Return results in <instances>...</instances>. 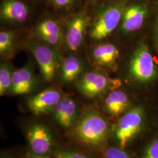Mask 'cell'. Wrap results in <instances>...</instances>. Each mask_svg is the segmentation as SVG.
Segmentation results:
<instances>
[{
    "mask_svg": "<svg viewBox=\"0 0 158 158\" xmlns=\"http://www.w3.org/2000/svg\"><path fill=\"white\" fill-rule=\"evenodd\" d=\"M109 124L100 114L86 113L74 128L76 138L89 146H99L106 141L109 133Z\"/></svg>",
    "mask_w": 158,
    "mask_h": 158,
    "instance_id": "obj_1",
    "label": "cell"
},
{
    "mask_svg": "<svg viewBox=\"0 0 158 158\" xmlns=\"http://www.w3.org/2000/svg\"><path fill=\"white\" fill-rule=\"evenodd\" d=\"M145 116L142 107H136L120 118L114 134L119 148L125 149L141 132L145 123Z\"/></svg>",
    "mask_w": 158,
    "mask_h": 158,
    "instance_id": "obj_2",
    "label": "cell"
},
{
    "mask_svg": "<svg viewBox=\"0 0 158 158\" xmlns=\"http://www.w3.org/2000/svg\"><path fill=\"white\" fill-rule=\"evenodd\" d=\"M130 72L132 77L140 82H148L157 75L156 67L148 47L142 44L137 48L131 58Z\"/></svg>",
    "mask_w": 158,
    "mask_h": 158,
    "instance_id": "obj_3",
    "label": "cell"
},
{
    "mask_svg": "<svg viewBox=\"0 0 158 158\" xmlns=\"http://www.w3.org/2000/svg\"><path fill=\"white\" fill-rule=\"evenodd\" d=\"M124 11L121 4L111 5L104 10L93 25L91 30V37L97 40L107 37L118 25Z\"/></svg>",
    "mask_w": 158,
    "mask_h": 158,
    "instance_id": "obj_4",
    "label": "cell"
},
{
    "mask_svg": "<svg viewBox=\"0 0 158 158\" xmlns=\"http://www.w3.org/2000/svg\"><path fill=\"white\" fill-rule=\"evenodd\" d=\"M27 137L31 148L35 155H45L50 151L53 145L51 131L44 125L36 124L32 126Z\"/></svg>",
    "mask_w": 158,
    "mask_h": 158,
    "instance_id": "obj_5",
    "label": "cell"
},
{
    "mask_svg": "<svg viewBox=\"0 0 158 158\" xmlns=\"http://www.w3.org/2000/svg\"><path fill=\"white\" fill-rule=\"evenodd\" d=\"M31 50L44 78L50 81L56 73L57 60L56 54L51 48L45 45L34 46Z\"/></svg>",
    "mask_w": 158,
    "mask_h": 158,
    "instance_id": "obj_6",
    "label": "cell"
},
{
    "mask_svg": "<svg viewBox=\"0 0 158 158\" xmlns=\"http://www.w3.org/2000/svg\"><path fill=\"white\" fill-rule=\"evenodd\" d=\"M109 85V80L105 75L91 72L85 74L79 80L77 87L85 96L93 98L103 93Z\"/></svg>",
    "mask_w": 158,
    "mask_h": 158,
    "instance_id": "obj_7",
    "label": "cell"
},
{
    "mask_svg": "<svg viewBox=\"0 0 158 158\" xmlns=\"http://www.w3.org/2000/svg\"><path fill=\"white\" fill-rule=\"evenodd\" d=\"M62 99L59 91L48 89L31 98L28 101L30 110L35 115H40L54 109L58 102Z\"/></svg>",
    "mask_w": 158,
    "mask_h": 158,
    "instance_id": "obj_8",
    "label": "cell"
},
{
    "mask_svg": "<svg viewBox=\"0 0 158 158\" xmlns=\"http://www.w3.org/2000/svg\"><path fill=\"white\" fill-rule=\"evenodd\" d=\"M88 23V17L82 14L70 21L66 34V43L70 51H77L81 45Z\"/></svg>",
    "mask_w": 158,
    "mask_h": 158,
    "instance_id": "obj_9",
    "label": "cell"
},
{
    "mask_svg": "<svg viewBox=\"0 0 158 158\" xmlns=\"http://www.w3.org/2000/svg\"><path fill=\"white\" fill-rule=\"evenodd\" d=\"M147 14V8L142 5L133 4L127 7L121 19L123 31L130 33L139 29L144 23Z\"/></svg>",
    "mask_w": 158,
    "mask_h": 158,
    "instance_id": "obj_10",
    "label": "cell"
},
{
    "mask_svg": "<svg viewBox=\"0 0 158 158\" xmlns=\"http://www.w3.org/2000/svg\"><path fill=\"white\" fill-rule=\"evenodd\" d=\"M0 15L6 21L23 23L28 19V8L19 0H5L1 6Z\"/></svg>",
    "mask_w": 158,
    "mask_h": 158,
    "instance_id": "obj_11",
    "label": "cell"
},
{
    "mask_svg": "<svg viewBox=\"0 0 158 158\" xmlns=\"http://www.w3.org/2000/svg\"><path fill=\"white\" fill-rule=\"evenodd\" d=\"M34 83L35 79L32 71L28 67H23L14 72L10 91L16 95L28 94L32 90Z\"/></svg>",
    "mask_w": 158,
    "mask_h": 158,
    "instance_id": "obj_12",
    "label": "cell"
},
{
    "mask_svg": "<svg viewBox=\"0 0 158 158\" xmlns=\"http://www.w3.org/2000/svg\"><path fill=\"white\" fill-rule=\"evenodd\" d=\"M57 122L64 128H69L73 123L76 113V104L69 97L62 98L54 108Z\"/></svg>",
    "mask_w": 158,
    "mask_h": 158,
    "instance_id": "obj_13",
    "label": "cell"
},
{
    "mask_svg": "<svg viewBox=\"0 0 158 158\" xmlns=\"http://www.w3.org/2000/svg\"><path fill=\"white\" fill-rule=\"evenodd\" d=\"M128 96L124 91L114 90L110 93L104 100V107L110 115L118 117L128 107Z\"/></svg>",
    "mask_w": 158,
    "mask_h": 158,
    "instance_id": "obj_14",
    "label": "cell"
},
{
    "mask_svg": "<svg viewBox=\"0 0 158 158\" xmlns=\"http://www.w3.org/2000/svg\"><path fill=\"white\" fill-rule=\"evenodd\" d=\"M93 57L97 64L111 67L115 64L119 56L118 49L111 44H105L96 47L92 53Z\"/></svg>",
    "mask_w": 158,
    "mask_h": 158,
    "instance_id": "obj_15",
    "label": "cell"
},
{
    "mask_svg": "<svg viewBox=\"0 0 158 158\" xmlns=\"http://www.w3.org/2000/svg\"><path fill=\"white\" fill-rule=\"evenodd\" d=\"M36 30L40 38L48 44L56 45L62 40L60 26L53 19H47L43 21L38 25Z\"/></svg>",
    "mask_w": 158,
    "mask_h": 158,
    "instance_id": "obj_16",
    "label": "cell"
},
{
    "mask_svg": "<svg viewBox=\"0 0 158 158\" xmlns=\"http://www.w3.org/2000/svg\"><path fill=\"white\" fill-rule=\"evenodd\" d=\"M81 70V63L77 57L73 56L67 57L63 62L62 79L67 83L73 81L77 77Z\"/></svg>",
    "mask_w": 158,
    "mask_h": 158,
    "instance_id": "obj_17",
    "label": "cell"
},
{
    "mask_svg": "<svg viewBox=\"0 0 158 158\" xmlns=\"http://www.w3.org/2000/svg\"><path fill=\"white\" fill-rule=\"evenodd\" d=\"M13 73L10 66L4 64L0 68V95L3 96L11 87Z\"/></svg>",
    "mask_w": 158,
    "mask_h": 158,
    "instance_id": "obj_18",
    "label": "cell"
},
{
    "mask_svg": "<svg viewBox=\"0 0 158 158\" xmlns=\"http://www.w3.org/2000/svg\"><path fill=\"white\" fill-rule=\"evenodd\" d=\"M15 35L11 31L0 32V53L4 55L11 51L14 44Z\"/></svg>",
    "mask_w": 158,
    "mask_h": 158,
    "instance_id": "obj_19",
    "label": "cell"
},
{
    "mask_svg": "<svg viewBox=\"0 0 158 158\" xmlns=\"http://www.w3.org/2000/svg\"><path fill=\"white\" fill-rule=\"evenodd\" d=\"M142 158H158V136L150 141L145 146Z\"/></svg>",
    "mask_w": 158,
    "mask_h": 158,
    "instance_id": "obj_20",
    "label": "cell"
},
{
    "mask_svg": "<svg viewBox=\"0 0 158 158\" xmlns=\"http://www.w3.org/2000/svg\"><path fill=\"white\" fill-rule=\"evenodd\" d=\"M106 158H131L123 149L110 147L108 148L105 153Z\"/></svg>",
    "mask_w": 158,
    "mask_h": 158,
    "instance_id": "obj_21",
    "label": "cell"
},
{
    "mask_svg": "<svg viewBox=\"0 0 158 158\" xmlns=\"http://www.w3.org/2000/svg\"><path fill=\"white\" fill-rule=\"evenodd\" d=\"M57 158H87L80 153L74 151H63L57 154Z\"/></svg>",
    "mask_w": 158,
    "mask_h": 158,
    "instance_id": "obj_22",
    "label": "cell"
},
{
    "mask_svg": "<svg viewBox=\"0 0 158 158\" xmlns=\"http://www.w3.org/2000/svg\"><path fill=\"white\" fill-rule=\"evenodd\" d=\"M53 3L59 8H66L72 5L75 0H52Z\"/></svg>",
    "mask_w": 158,
    "mask_h": 158,
    "instance_id": "obj_23",
    "label": "cell"
},
{
    "mask_svg": "<svg viewBox=\"0 0 158 158\" xmlns=\"http://www.w3.org/2000/svg\"><path fill=\"white\" fill-rule=\"evenodd\" d=\"M27 158H49L48 157L44 156V155H31Z\"/></svg>",
    "mask_w": 158,
    "mask_h": 158,
    "instance_id": "obj_24",
    "label": "cell"
},
{
    "mask_svg": "<svg viewBox=\"0 0 158 158\" xmlns=\"http://www.w3.org/2000/svg\"><path fill=\"white\" fill-rule=\"evenodd\" d=\"M157 27H156V28H157V32H158V19H157V25H156Z\"/></svg>",
    "mask_w": 158,
    "mask_h": 158,
    "instance_id": "obj_25",
    "label": "cell"
},
{
    "mask_svg": "<svg viewBox=\"0 0 158 158\" xmlns=\"http://www.w3.org/2000/svg\"><path fill=\"white\" fill-rule=\"evenodd\" d=\"M9 158V157H8V156H5V157H2V158Z\"/></svg>",
    "mask_w": 158,
    "mask_h": 158,
    "instance_id": "obj_26",
    "label": "cell"
},
{
    "mask_svg": "<svg viewBox=\"0 0 158 158\" xmlns=\"http://www.w3.org/2000/svg\"></svg>",
    "mask_w": 158,
    "mask_h": 158,
    "instance_id": "obj_27",
    "label": "cell"
}]
</instances>
